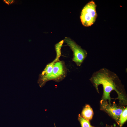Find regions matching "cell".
Returning <instances> with one entry per match:
<instances>
[{
  "instance_id": "1",
  "label": "cell",
  "mask_w": 127,
  "mask_h": 127,
  "mask_svg": "<svg viewBox=\"0 0 127 127\" xmlns=\"http://www.w3.org/2000/svg\"><path fill=\"white\" fill-rule=\"evenodd\" d=\"M91 82L99 92L98 86L102 85L103 93L102 100L107 101L111 104L110 94L114 90L118 95V98L120 103H126L125 91L119 76L115 72L105 67L101 68L94 72L90 79Z\"/></svg>"
},
{
  "instance_id": "2",
  "label": "cell",
  "mask_w": 127,
  "mask_h": 127,
  "mask_svg": "<svg viewBox=\"0 0 127 127\" xmlns=\"http://www.w3.org/2000/svg\"><path fill=\"white\" fill-rule=\"evenodd\" d=\"M96 5L93 1L88 3L81 11L80 18L81 22L85 27L90 26L95 22L97 17Z\"/></svg>"
},
{
  "instance_id": "3",
  "label": "cell",
  "mask_w": 127,
  "mask_h": 127,
  "mask_svg": "<svg viewBox=\"0 0 127 127\" xmlns=\"http://www.w3.org/2000/svg\"><path fill=\"white\" fill-rule=\"evenodd\" d=\"M64 40L73 52L72 61L77 66H81L87 56V52L69 38L66 37Z\"/></svg>"
},
{
  "instance_id": "4",
  "label": "cell",
  "mask_w": 127,
  "mask_h": 127,
  "mask_svg": "<svg viewBox=\"0 0 127 127\" xmlns=\"http://www.w3.org/2000/svg\"><path fill=\"white\" fill-rule=\"evenodd\" d=\"M67 69L64 61L59 60L54 64L52 72L48 79V81L53 80L58 82L66 77Z\"/></svg>"
},
{
  "instance_id": "5",
  "label": "cell",
  "mask_w": 127,
  "mask_h": 127,
  "mask_svg": "<svg viewBox=\"0 0 127 127\" xmlns=\"http://www.w3.org/2000/svg\"><path fill=\"white\" fill-rule=\"evenodd\" d=\"M100 105L102 110L105 111L119 123L120 115L124 108L119 107L115 103L110 104L107 101L102 100L101 101Z\"/></svg>"
},
{
  "instance_id": "6",
  "label": "cell",
  "mask_w": 127,
  "mask_h": 127,
  "mask_svg": "<svg viewBox=\"0 0 127 127\" xmlns=\"http://www.w3.org/2000/svg\"><path fill=\"white\" fill-rule=\"evenodd\" d=\"M56 56L55 59L52 62L47 65L44 70L39 75L38 83L40 87H42L48 81V79L51 75L55 63L59 60V58L61 55V52H56Z\"/></svg>"
},
{
  "instance_id": "7",
  "label": "cell",
  "mask_w": 127,
  "mask_h": 127,
  "mask_svg": "<svg viewBox=\"0 0 127 127\" xmlns=\"http://www.w3.org/2000/svg\"><path fill=\"white\" fill-rule=\"evenodd\" d=\"M92 109L88 105L85 106L81 113V116L85 119L89 121L92 119L93 115Z\"/></svg>"
},
{
  "instance_id": "8",
  "label": "cell",
  "mask_w": 127,
  "mask_h": 127,
  "mask_svg": "<svg viewBox=\"0 0 127 127\" xmlns=\"http://www.w3.org/2000/svg\"><path fill=\"white\" fill-rule=\"evenodd\" d=\"M127 119V107L124 108L121 113L120 116L119 123L122 126L126 121Z\"/></svg>"
},
{
  "instance_id": "9",
  "label": "cell",
  "mask_w": 127,
  "mask_h": 127,
  "mask_svg": "<svg viewBox=\"0 0 127 127\" xmlns=\"http://www.w3.org/2000/svg\"><path fill=\"white\" fill-rule=\"evenodd\" d=\"M78 119L81 127H94L91 125L89 121L85 119L79 114L78 116Z\"/></svg>"
},
{
  "instance_id": "10",
  "label": "cell",
  "mask_w": 127,
  "mask_h": 127,
  "mask_svg": "<svg viewBox=\"0 0 127 127\" xmlns=\"http://www.w3.org/2000/svg\"><path fill=\"white\" fill-rule=\"evenodd\" d=\"M3 1L8 5H10L14 3L15 1L14 0H4Z\"/></svg>"
}]
</instances>
